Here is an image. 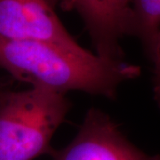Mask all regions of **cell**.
<instances>
[{
	"mask_svg": "<svg viewBox=\"0 0 160 160\" xmlns=\"http://www.w3.org/2000/svg\"><path fill=\"white\" fill-rule=\"evenodd\" d=\"M53 160H160L131 143L109 115L97 108L87 111L74 139L54 150Z\"/></svg>",
	"mask_w": 160,
	"mask_h": 160,
	"instance_id": "3",
	"label": "cell"
},
{
	"mask_svg": "<svg viewBox=\"0 0 160 160\" xmlns=\"http://www.w3.org/2000/svg\"><path fill=\"white\" fill-rule=\"evenodd\" d=\"M154 72H153V93L154 100L160 109V38L158 46V54L156 61L153 63Z\"/></svg>",
	"mask_w": 160,
	"mask_h": 160,
	"instance_id": "7",
	"label": "cell"
},
{
	"mask_svg": "<svg viewBox=\"0 0 160 160\" xmlns=\"http://www.w3.org/2000/svg\"><path fill=\"white\" fill-rule=\"evenodd\" d=\"M0 89H1V85H0Z\"/></svg>",
	"mask_w": 160,
	"mask_h": 160,
	"instance_id": "8",
	"label": "cell"
},
{
	"mask_svg": "<svg viewBox=\"0 0 160 160\" xmlns=\"http://www.w3.org/2000/svg\"><path fill=\"white\" fill-rule=\"evenodd\" d=\"M0 69L14 79L67 93L81 91L114 100L124 82L140 77L141 67L107 60L86 49L42 41L0 40Z\"/></svg>",
	"mask_w": 160,
	"mask_h": 160,
	"instance_id": "1",
	"label": "cell"
},
{
	"mask_svg": "<svg viewBox=\"0 0 160 160\" xmlns=\"http://www.w3.org/2000/svg\"><path fill=\"white\" fill-rule=\"evenodd\" d=\"M55 8L51 0H0V40L42 41L81 48Z\"/></svg>",
	"mask_w": 160,
	"mask_h": 160,
	"instance_id": "4",
	"label": "cell"
},
{
	"mask_svg": "<svg viewBox=\"0 0 160 160\" xmlns=\"http://www.w3.org/2000/svg\"><path fill=\"white\" fill-rule=\"evenodd\" d=\"M51 1L63 11H74L79 15L98 56L125 60L120 40L129 35L131 0Z\"/></svg>",
	"mask_w": 160,
	"mask_h": 160,
	"instance_id": "5",
	"label": "cell"
},
{
	"mask_svg": "<svg viewBox=\"0 0 160 160\" xmlns=\"http://www.w3.org/2000/svg\"><path fill=\"white\" fill-rule=\"evenodd\" d=\"M128 36L141 41L145 54L154 63L160 38V0H131Z\"/></svg>",
	"mask_w": 160,
	"mask_h": 160,
	"instance_id": "6",
	"label": "cell"
},
{
	"mask_svg": "<svg viewBox=\"0 0 160 160\" xmlns=\"http://www.w3.org/2000/svg\"><path fill=\"white\" fill-rule=\"evenodd\" d=\"M71 106L65 93L40 86L0 89V160L52 156V139Z\"/></svg>",
	"mask_w": 160,
	"mask_h": 160,
	"instance_id": "2",
	"label": "cell"
}]
</instances>
